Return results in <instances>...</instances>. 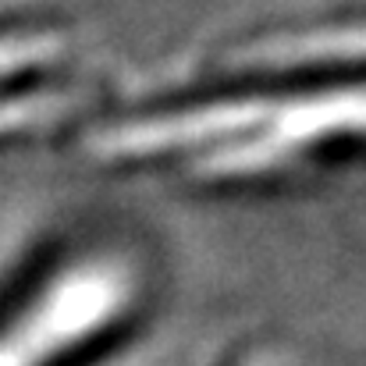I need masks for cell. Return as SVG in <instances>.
I'll return each instance as SVG.
<instances>
[{"instance_id":"2","label":"cell","mask_w":366,"mask_h":366,"mask_svg":"<svg viewBox=\"0 0 366 366\" xmlns=\"http://www.w3.org/2000/svg\"><path fill=\"white\" fill-rule=\"evenodd\" d=\"M54 54V39L29 32V36H4L0 39V75H14L29 64H39ZM50 107L46 100H29V97H14V100H0V132L4 128H21V124L43 118Z\"/></svg>"},{"instance_id":"1","label":"cell","mask_w":366,"mask_h":366,"mask_svg":"<svg viewBox=\"0 0 366 366\" xmlns=\"http://www.w3.org/2000/svg\"><path fill=\"white\" fill-rule=\"evenodd\" d=\"M128 302V274L86 259L54 274L0 320V366H54L100 335Z\"/></svg>"}]
</instances>
